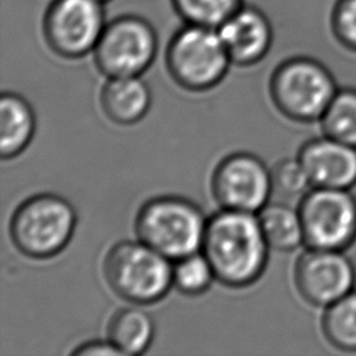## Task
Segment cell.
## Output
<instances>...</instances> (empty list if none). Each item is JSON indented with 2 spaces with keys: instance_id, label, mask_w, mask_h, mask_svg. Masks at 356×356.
Returning <instances> with one entry per match:
<instances>
[{
  "instance_id": "obj_1",
  "label": "cell",
  "mask_w": 356,
  "mask_h": 356,
  "mask_svg": "<svg viewBox=\"0 0 356 356\" xmlns=\"http://www.w3.org/2000/svg\"><path fill=\"white\" fill-rule=\"evenodd\" d=\"M268 249L256 213L221 209L207 220L202 252L225 286L254 284L266 270Z\"/></svg>"
},
{
  "instance_id": "obj_2",
  "label": "cell",
  "mask_w": 356,
  "mask_h": 356,
  "mask_svg": "<svg viewBox=\"0 0 356 356\" xmlns=\"http://www.w3.org/2000/svg\"><path fill=\"white\" fill-rule=\"evenodd\" d=\"M171 261L140 239L121 241L107 252L103 275L121 299L135 305H153L172 286Z\"/></svg>"
},
{
  "instance_id": "obj_3",
  "label": "cell",
  "mask_w": 356,
  "mask_h": 356,
  "mask_svg": "<svg viewBox=\"0 0 356 356\" xmlns=\"http://www.w3.org/2000/svg\"><path fill=\"white\" fill-rule=\"evenodd\" d=\"M206 224L196 203L168 195L143 203L135 218V232L138 239L174 261L202 250Z\"/></svg>"
},
{
  "instance_id": "obj_4",
  "label": "cell",
  "mask_w": 356,
  "mask_h": 356,
  "mask_svg": "<svg viewBox=\"0 0 356 356\" xmlns=\"http://www.w3.org/2000/svg\"><path fill=\"white\" fill-rule=\"evenodd\" d=\"M76 225V211L64 197L39 193L24 200L10 220L14 246L31 259H50L71 241Z\"/></svg>"
},
{
  "instance_id": "obj_5",
  "label": "cell",
  "mask_w": 356,
  "mask_h": 356,
  "mask_svg": "<svg viewBox=\"0 0 356 356\" xmlns=\"http://www.w3.org/2000/svg\"><path fill=\"white\" fill-rule=\"evenodd\" d=\"M338 92L331 71L305 56L286 58L270 78V96L278 111L296 122L320 121Z\"/></svg>"
},
{
  "instance_id": "obj_6",
  "label": "cell",
  "mask_w": 356,
  "mask_h": 356,
  "mask_svg": "<svg viewBox=\"0 0 356 356\" xmlns=\"http://www.w3.org/2000/svg\"><path fill=\"white\" fill-rule=\"evenodd\" d=\"M231 58L214 28L185 24L174 33L165 50L170 76L181 88L203 92L225 76Z\"/></svg>"
},
{
  "instance_id": "obj_7",
  "label": "cell",
  "mask_w": 356,
  "mask_h": 356,
  "mask_svg": "<svg viewBox=\"0 0 356 356\" xmlns=\"http://www.w3.org/2000/svg\"><path fill=\"white\" fill-rule=\"evenodd\" d=\"M159 38L143 17L124 14L106 24L93 50L97 70L107 78L138 76L153 63Z\"/></svg>"
},
{
  "instance_id": "obj_8",
  "label": "cell",
  "mask_w": 356,
  "mask_h": 356,
  "mask_svg": "<svg viewBox=\"0 0 356 356\" xmlns=\"http://www.w3.org/2000/svg\"><path fill=\"white\" fill-rule=\"evenodd\" d=\"M298 210L307 248L346 250L356 241V196L350 189L312 186Z\"/></svg>"
},
{
  "instance_id": "obj_9",
  "label": "cell",
  "mask_w": 356,
  "mask_h": 356,
  "mask_svg": "<svg viewBox=\"0 0 356 356\" xmlns=\"http://www.w3.org/2000/svg\"><path fill=\"white\" fill-rule=\"evenodd\" d=\"M106 24L100 0H53L44 11L42 29L53 53L75 60L93 53Z\"/></svg>"
},
{
  "instance_id": "obj_10",
  "label": "cell",
  "mask_w": 356,
  "mask_h": 356,
  "mask_svg": "<svg viewBox=\"0 0 356 356\" xmlns=\"http://www.w3.org/2000/svg\"><path fill=\"white\" fill-rule=\"evenodd\" d=\"M211 192L221 209L259 213L273 193L271 170L252 153H231L214 168Z\"/></svg>"
},
{
  "instance_id": "obj_11",
  "label": "cell",
  "mask_w": 356,
  "mask_h": 356,
  "mask_svg": "<svg viewBox=\"0 0 356 356\" xmlns=\"http://www.w3.org/2000/svg\"><path fill=\"white\" fill-rule=\"evenodd\" d=\"M345 250L307 248L296 260L293 281L310 305L327 307L355 289L356 270Z\"/></svg>"
},
{
  "instance_id": "obj_12",
  "label": "cell",
  "mask_w": 356,
  "mask_h": 356,
  "mask_svg": "<svg viewBox=\"0 0 356 356\" xmlns=\"http://www.w3.org/2000/svg\"><path fill=\"white\" fill-rule=\"evenodd\" d=\"M298 159L312 186L352 189L356 185V147L327 135L302 145Z\"/></svg>"
},
{
  "instance_id": "obj_13",
  "label": "cell",
  "mask_w": 356,
  "mask_h": 356,
  "mask_svg": "<svg viewBox=\"0 0 356 356\" xmlns=\"http://www.w3.org/2000/svg\"><path fill=\"white\" fill-rule=\"evenodd\" d=\"M217 32L232 64L249 67L268 53L273 43V26L268 17L257 7L242 4Z\"/></svg>"
},
{
  "instance_id": "obj_14",
  "label": "cell",
  "mask_w": 356,
  "mask_h": 356,
  "mask_svg": "<svg viewBox=\"0 0 356 356\" xmlns=\"http://www.w3.org/2000/svg\"><path fill=\"white\" fill-rule=\"evenodd\" d=\"M150 102V89L140 75L108 78L100 93L104 114L118 125H134L140 121Z\"/></svg>"
},
{
  "instance_id": "obj_15",
  "label": "cell",
  "mask_w": 356,
  "mask_h": 356,
  "mask_svg": "<svg viewBox=\"0 0 356 356\" xmlns=\"http://www.w3.org/2000/svg\"><path fill=\"white\" fill-rule=\"evenodd\" d=\"M36 117L31 104L19 95L3 92L0 97V154L14 159L31 143Z\"/></svg>"
},
{
  "instance_id": "obj_16",
  "label": "cell",
  "mask_w": 356,
  "mask_h": 356,
  "mask_svg": "<svg viewBox=\"0 0 356 356\" xmlns=\"http://www.w3.org/2000/svg\"><path fill=\"white\" fill-rule=\"evenodd\" d=\"M154 338V323L150 314L138 307L118 309L107 325V339L121 355H140Z\"/></svg>"
},
{
  "instance_id": "obj_17",
  "label": "cell",
  "mask_w": 356,
  "mask_h": 356,
  "mask_svg": "<svg viewBox=\"0 0 356 356\" xmlns=\"http://www.w3.org/2000/svg\"><path fill=\"white\" fill-rule=\"evenodd\" d=\"M257 217L271 249L291 252L305 243L299 210L285 203H267Z\"/></svg>"
},
{
  "instance_id": "obj_18",
  "label": "cell",
  "mask_w": 356,
  "mask_h": 356,
  "mask_svg": "<svg viewBox=\"0 0 356 356\" xmlns=\"http://www.w3.org/2000/svg\"><path fill=\"white\" fill-rule=\"evenodd\" d=\"M321 330L324 338L335 349L356 352V288L324 307Z\"/></svg>"
},
{
  "instance_id": "obj_19",
  "label": "cell",
  "mask_w": 356,
  "mask_h": 356,
  "mask_svg": "<svg viewBox=\"0 0 356 356\" xmlns=\"http://www.w3.org/2000/svg\"><path fill=\"white\" fill-rule=\"evenodd\" d=\"M320 124L324 135L356 147V89H338Z\"/></svg>"
},
{
  "instance_id": "obj_20",
  "label": "cell",
  "mask_w": 356,
  "mask_h": 356,
  "mask_svg": "<svg viewBox=\"0 0 356 356\" xmlns=\"http://www.w3.org/2000/svg\"><path fill=\"white\" fill-rule=\"evenodd\" d=\"M214 280L213 267L203 252H195L174 260L172 286L184 295H200L210 288Z\"/></svg>"
},
{
  "instance_id": "obj_21",
  "label": "cell",
  "mask_w": 356,
  "mask_h": 356,
  "mask_svg": "<svg viewBox=\"0 0 356 356\" xmlns=\"http://www.w3.org/2000/svg\"><path fill=\"white\" fill-rule=\"evenodd\" d=\"M171 4L185 24L217 29L243 0H171Z\"/></svg>"
},
{
  "instance_id": "obj_22",
  "label": "cell",
  "mask_w": 356,
  "mask_h": 356,
  "mask_svg": "<svg viewBox=\"0 0 356 356\" xmlns=\"http://www.w3.org/2000/svg\"><path fill=\"white\" fill-rule=\"evenodd\" d=\"M273 192L278 191L282 196H303L310 188V179L299 159H282L271 168Z\"/></svg>"
},
{
  "instance_id": "obj_23",
  "label": "cell",
  "mask_w": 356,
  "mask_h": 356,
  "mask_svg": "<svg viewBox=\"0 0 356 356\" xmlns=\"http://www.w3.org/2000/svg\"><path fill=\"white\" fill-rule=\"evenodd\" d=\"M331 25L338 43L356 51V0H338L332 10Z\"/></svg>"
},
{
  "instance_id": "obj_24",
  "label": "cell",
  "mask_w": 356,
  "mask_h": 356,
  "mask_svg": "<svg viewBox=\"0 0 356 356\" xmlns=\"http://www.w3.org/2000/svg\"><path fill=\"white\" fill-rule=\"evenodd\" d=\"M72 355L79 356H92V355H121L120 350L107 339V341H89L72 350Z\"/></svg>"
},
{
  "instance_id": "obj_25",
  "label": "cell",
  "mask_w": 356,
  "mask_h": 356,
  "mask_svg": "<svg viewBox=\"0 0 356 356\" xmlns=\"http://www.w3.org/2000/svg\"><path fill=\"white\" fill-rule=\"evenodd\" d=\"M100 1H102V3H106V1H108V0H100Z\"/></svg>"
}]
</instances>
